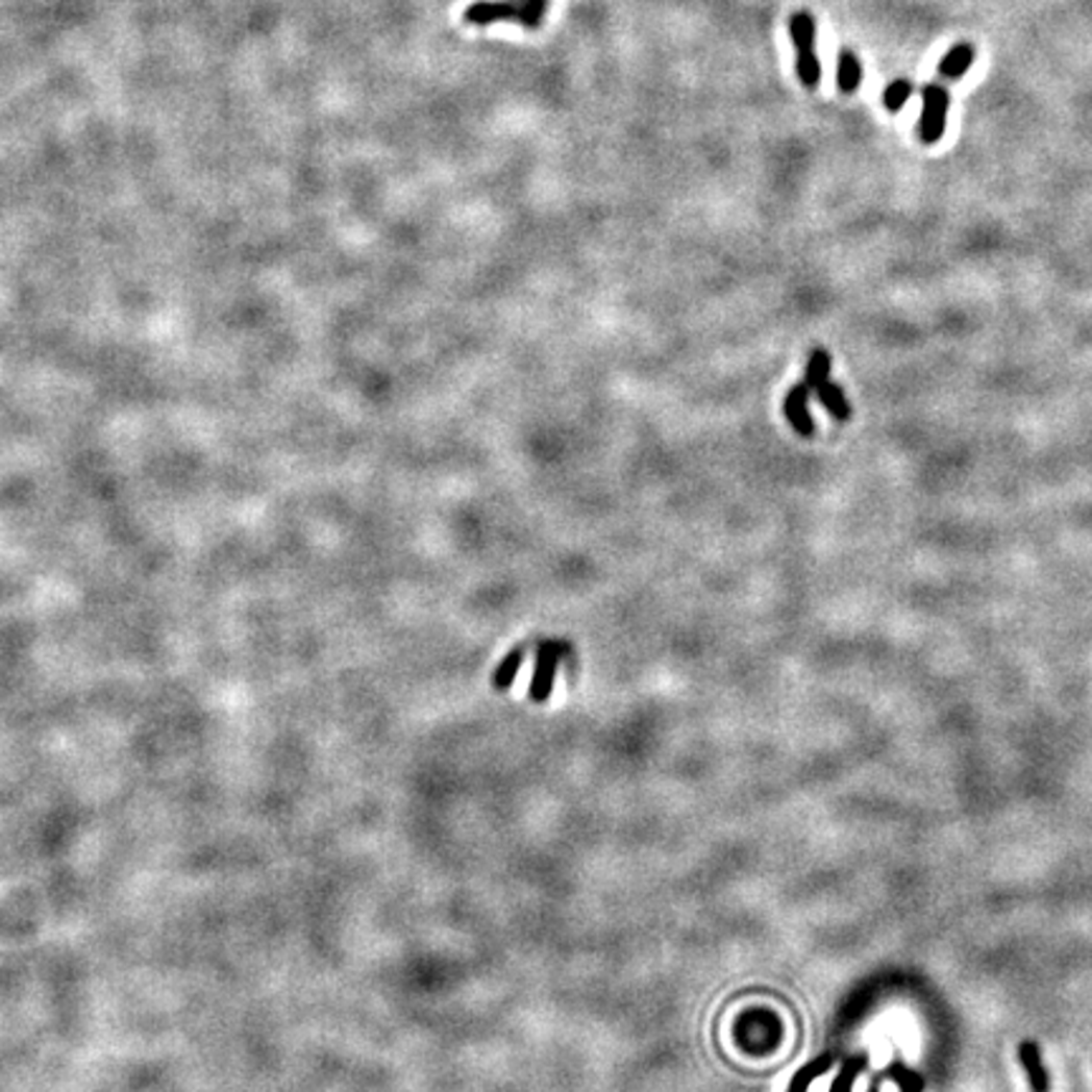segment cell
<instances>
[{
	"mask_svg": "<svg viewBox=\"0 0 1092 1092\" xmlns=\"http://www.w3.org/2000/svg\"><path fill=\"white\" fill-rule=\"evenodd\" d=\"M789 33H792L794 49H797V76L806 89H815L822 76V67L817 58V23L815 16L799 10L789 18Z\"/></svg>",
	"mask_w": 1092,
	"mask_h": 1092,
	"instance_id": "cell-1",
	"label": "cell"
},
{
	"mask_svg": "<svg viewBox=\"0 0 1092 1092\" xmlns=\"http://www.w3.org/2000/svg\"><path fill=\"white\" fill-rule=\"evenodd\" d=\"M567 655L569 643H564V640H544V643H539L537 668H533V678L529 686V698L533 703H546V700H549L556 678V666H560L562 657Z\"/></svg>",
	"mask_w": 1092,
	"mask_h": 1092,
	"instance_id": "cell-2",
	"label": "cell"
},
{
	"mask_svg": "<svg viewBox=\"0 0 1092 1092\" xmlns=\"http://www.w3.org/2000/svg\"><path fill=\"white\" fill-rule=\"evenodd\" d=\"M948 92L941 84L923 86V115L918 124V134L925 145H936L946 132V115H948Z\"/></svg>",
	"mask_w": 1092,
	"mask_h": 1092,
	"instance_id": "cell-3",
	"label": "cell"
},
{
	"mask_svg": "<svg viewBox=\"0 0 1092 1092\" xmlns=\"http://www.w3.org/2000/svg\"><path fill=\"white\" fill-rule=\"evenodd\" d=\"M463 21L471 26H491L498 21L521 23V10L514 0H476L466 8Z\"/></svg>",
	"mask_w": 1092,
	"mask_h": 1092,
	"instance_id": "cell-4",
	"label": "cell"
},
{
	"mask_svg": "<svg viewBox=\"0 0 1092 1092\" xmlns=\"http://www.w3.org/2000/svg\"><path fill=\"white\" fill-rule=\"evenodd\" d=\"M810 395L812 390L804 382H797L789 390L785 397V418L789 425L794 427V432L802 438L815 436V418L810 413Z\"/></svg>",
	"mask_w": 1092,
	"mask_h": 1092,
	"instance_id": "cell-5",
	"label": "cell"
},
{
	"mask_svg": "<svg viewBox=\"0 0 1092 1092\" xmlns=\"http://www.w3.org/2000/svg\"><path fill=\"white\" fill-rule=\"evenodd\" d=\"M1019 1062H1022L1026 1083H1029L1032 1092H1049V1075L1047 1070H1044L1040 1044L1032 1040L1019 1044Z\"/></svg>",
	"mask_w": 1092,
	"mask_h": 1092,
	"instance_id": "cell-6",
	"label": "cell"
},
{
	"mask_svg": "<svg viewBox=\"0 0 1092 1092\" xmlns=\"http://www.w3.org/2000/svg\"><path fill=\"white\" fill-rule=\"evenodd\" d=\"M835 1065V1052H822L819 1058L810 1060L806 1065L802 1067V1070L797 1072V1075L792 1077V1083H789L787 1092H810L812 1083L815 1079H819L822 1075H827L829 1067Z\"/></svg>",
	"mask_w": 1092,
	"mask_h": 1092,
	"instance_id": "cell-7",
	"label": "cell"
},
{
	"mask_svg": "<svg viewBox=\"0 0 1092 1092\" xmlns=\"http://www.w3.org/2000/svg\"><path fill=\"white\" fill-rule=\"evenodd\" d=\"M815 395L819 397V402H822V407L827 409L835 420L845 423V420L852 418L850 402H847V397L845 393H842L840 384H835L833 379H827V382L819 384V388L815 390Z\"/></svg>",
	"mask_w": 1092,
	"mask_h": 1092,
	"instance_id": "cell-8",
	"label": "cell"
},
{
	"mask_svg": "<svg viewBox=\"0 0 1092 1092\" xmlns=\"http://www.w3.org/2000/svg\"><path fill=\"white\" fill-rule=\"evenodd\" d=\"M973 56H976V51H973L971 44H959L953 46L951 51L943 56L941 67H939V74L943 76V79H961V76L966 74V71L971 69L973 64Z\"/></svg>",
	"mask_w": 1092,
	"mask_h": 1092,
	"instance_id": "cell-9",
	"label": "cell"
},
{
	"mask_svg": "<svg viewBox=\"0 0 1092 1092\" xmlns=\"http://www.w3.org/2000/svg\"><path fill=\"white\" fill-rule=\"evenodd\" d=\"M829 375H833V357H829L827 349L815 347L810 352V357H806L802 382L812 390V393H815L819 384L827 382Z\"/></svg>",
	"mask_w": 1092,
	"mask_h": 1092,
	"instance_id": "cell-10",
	"label": "cell"
},
{
	"mask_svg": "<svg viewBox=\"0 0 1092 1092\" xmlns=\"http://www.w3.org/2000/svg\"><path fill=\"white\" fill-rule=\"evenodd\" d=\"M863 79V67H860V58L854 56L850 49L840 51V64H837V84H840L842 94H852L860 86Z\"/></svg>",
	"mask_w": 1092,
	"mask_h": 1092,
	"instance_id": "cell-11",
	"label": "cell"
},
{
	"mask_svg": "<svg viewBox=\"0 0 1092 1092\" xmlns=\"http://www.w3.org/2000/svg\"><path fill=\"white\" fill-rule=\"evenodd\" d=\"M865 1067H868V1058H865V1054H854V1058L847 1060L845 1065H842V1070L837 1072L833 1085H829V1092H852L854 1079L860 1077V1072H865Z\"/></svg>",
	"mask_w": 1092,
	"mask_h": 1092,
	"instance_id": "cell-12",
	"label": "cell"
},
{
	"mask_svg": "<svg viewBox=\"0 0 1092 1092\" xmlns=\"http://www.w3.org/2000/svg\"><path fill=\"white\" fill-rule=\"evenodd\" d=\"M524 648H516L508 652L506 657L501 661V666L496 668L494 673V686L498 688V691H506V688H512V682L516 675H519V668L524 666Z\"/></svg>",
	"mask_w": 1092,
	"mask_h": 1092,
	"instance_id": "cell-13",
	"label": "cell"
},
{
	"mask_svg": "<svg viewBox=\"0 0 1092 1092\" xmlns=\"http://www.w3.org/2000/svg\"><path fill=\"white\" fill-rule=\"evenodd\" d=\"M521 10V26L537 31L544 26V16L549 10V0H514Z\"/></svg>",
	"mask_w": 1092,
	"mask_h": 1092,
	"instance_id": "cell-14",
	"label": "cell"
},
{
	"mask_svg": "<svg viewBox=\"0 0 1092 1092\" xmlns=\"http://www.w3.org/2000/svg\"><path fill=\"white\" fill-rule=\"evenodd\" d=\"M886 1075L898 1083L900 1092H923V1077L918 1075V1072L908 1070V1067L900 1065V1062H893V1065L886 1070Z\"/></svg>",
	"mask_w": 1092,
	"mask_h": 1092,
	"instance_id": "cell-15",
	"label": "cell"
},
{
	"mask_svg": "<svg viewBox=\"0 0 1092 1092\" xmlns=\"http://www.w3.org/2000/svg\"><path fill=\"white\" fill-rule=\"evenodd\" d=\"M913 94V84L908 79H895L893 84H890L886 89V94H883V104H886V109L890 111H900L903 109V104L908 102V97Z\"/></svg>",
	"mask_w": 1092,
	"mask_h": 1092,
	"instance_id": "cell-16",
	"label": "cell"
}]
</instances>
